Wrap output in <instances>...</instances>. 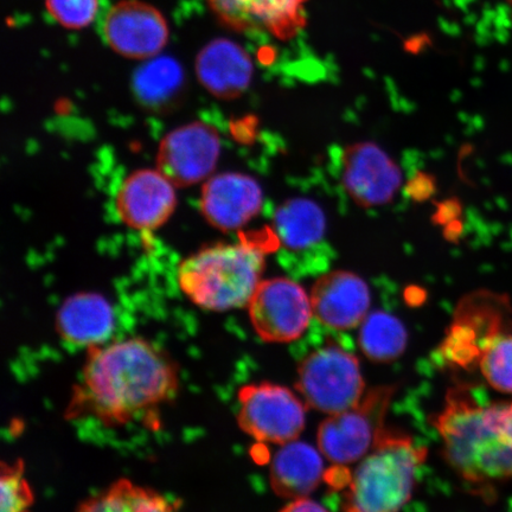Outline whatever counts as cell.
Returning <instances> with one entry per match:
<instances>
[{"mask_svg": "<svg viewBox=\"0 0 512 512\" xmlns=\"http://www.w3.org/2000/svg\"><path fill=\"white\" fill-rule=\"evenodd\" d=\"M178 363L168 351L142 337L87 348L80 381L66 408L67 420L93 418L107 427L153 419L176 399Z\"/></svg>", "mask_w": 512, "mask_h": 512, "instance_id": "6da1fadb", "label": "cell"}, {"mask_svg": "<svg viewBox=\"0 0 512 512\" xmlns=\"http://www.w3.org/2000/svg\"><path fill=\"white\" fill-rule=\"evenodd\" d=\"M434 426L446 462L466 482L512 479V400L480 405L465 389H451Z\"/></svg>", "mask_w": 512, "mask_h": 512, "instance_id": "7a4b0ae2", "label": "cell"}, {"mask_svg": "<svg viewBox=\"0 0 512 512\" xmlns=\"http://www.w3.org/2000/svg\"><path fill=\"white\" fill-rule=\"evenodd\" d=\"M265 256L252 243H220L192 254L178 267L182 292L200 309L226 312L248 306L261 283Z\"/></svg>", "mask_w": 512, "mask_h": 512, "instance_id": "3957f363", "label": "cell"}, {"mask_svg": "<svg viewBox=\"0 0 512 512\" xmlns=\"http://www.w3.org/2000/svg\"><path fill=\"white\" fill-rule=\"evenodd\" d=\"M427 450L407 435L384 431L352 475L344 512H400L414 491Z\"/></svg>", "mask_w": 512, "mask_h": 512, "instance_id": "277c9868", "label": "cell"}, {"mask_svg": "<svg viewBox=\"0 0 512 512\" xmlns=\"http://www.w3.org/2000/svg\"><path fill=\"white\" fill-rule=\"evenodd\" d=\"M296 388L307 407L329 415L347 411L366 394L357 357L335 344L313 351L300 362Z\"/></svg>", "mask_w": 512, "mask_h": 512, "instance_id": "5b68a950", "label": "cell"}, {"mask_svg": "<svg viewBox=\"0 0 512 512\" xmlns=\"http://www.w3.org/2000/svg\"><path fill=\"white\" fill-rule=\"evenodd\" d=\"M395 392L394 386L371 389L354 407L324 420L317 434L323 456L342 466L366 457L386 431L384 421Z\"/></svg>", "mask_w": 512, "mask_h": 512, "instance_id": "8992f818", "label": "cell"}, {"mask_svg": "<svg viewBox=\"0 0 512 512\" xmlns=\"http://www.w3.org/2000/svg\"><path fill=\"white\" fill-rule=\"evenodd\" d=\"M238 400L240 430L259 443L285 445L304 431L307 405L291 389L271 382L246 384Z\"/></svg>", "mask_w": 512, "mask_h": 512, "instance_id": "52a82bcc", "label": "cell"}, {"mask_svg": "<svg viewBox=\"0 0 512 512\" xmlns=\"http://www.w3.org/2000/svg\"><path fill=\"white\" fill-rule=\"evenodd\" d=\"M248 310L256 335L268 343L296 341L309 328L313 313L304 288L285 278L261 281Z\"/></svg>", "mask_w": 512, "mask_h": 512, "instance_id": "ba28073f", "label": "cell"}, {"mask_svg": "<svg viewBox=\"0 0 512 512\" xmlns=\"http://www.w3.org/2000/svg\"><path fill=\"white\" fill-rule=\"evenodd\" d=\"M221 153V140L214 127L191 123L166 134L160 142L158 170L178 187L209 179Z\"/></svg>", "mask_w": 512, "mask_h": 512, "instance_id": "9c48e42d", "label": "cell"}, {"mask_svg": "<svg viewBox=\"0 0 512 512\" xmlns=\"http://www.w3.org/2000/svg\"><path fill=\"white\" fill-rule=\"evenodd\" d=\"M169 25L160 12L140 0H121L104 23L105 40L115 53L132 60H150L169 41Z\"/></svg>", "mask_w": 512, "mask_h": 512, "instance_id": "30bf717a", "label": "cell"}, {"mask_svg": "<svg viewBox=\"0 0 512 512\" xmlns=\"http://www.w3.org/2000/svg\"><path fill=\"white\" fill-rule=\"evenodd\" d=\"M342 182L358 206L373 208L393 200L402 183L401 170L374 143H356L344 150Z\"/></svg>", "mask_w": 512, "mask_h": 512, "instance_id": "8fae6325", "label": "cell"}, {"mask_svg": "<svg viewBox=\"0 0 512 512\" xmlns=\"http://www.w3.org/2000/svg\"><path fill=\"white\" fill-rule=\"evenodd\" d=\"M226 27L239 32H267L281 41L296 37L306 23L309 0H207Z\"/></svg>", "mask_w": 512, "mask_h": 512, "instance_id": "7c38bea8", "label": "cell"}, {"mask_svg": "<svg viewBox=\"0 0 512 512\" xmlns=\"http://www.w3.org/2000/svg\"><path fill=\"white\" fill-rule=\"evenodd\" d=\"M175 187L159 170L133 172L121 184L115 200L121 221L137 230L162 227L177 206Z\"/></svg>", "mask_w": 512, "mask_h": 512, "instance_id": "4fadbf2b", "label": "cell"}, {"mask_svg": "<svg viewBox=\"0 0 512 512\" xmlns=\"http://www.w3.org/2000/svg\"><path fill=\"white\" fill-rule=\"evenodd\" d=\"M264 195L260 184L239 172L211 176L204 184L201 210L211 226L233 232L260 213Z\"/></svg>", "mask_w": 512, "mask_h": 512, "instance_id": "5bb4252c", "label": "cell"}, {"mask_svg": "<svg viewBox=\"0 0 512 512\" xmlns=\"http://www.w3.org/2000/svg\"><path fill=\"white\" fill-rule=\"evenodd\" d=\"M370 302L366 281L347 271L323 275L311 293L313 315L335 330H350L361 325L368 316Z\"/></svg>", "mask_w": 512, "mask_h": 512, "instance_id": "9a60e30c", "label": "cell"}, {"mask_svg": "<svg viewBox=\"0 0 512 512\" xmlns=\"http://www.w3.org/2000/svg\"><path fill=\"white\" fill-rule=\"evenodd\" d=\"M198 81L207 91L223 100L238 98L253 79V63L247 51L226 38H216L197 55Z\"/></svg>", "mask_w": 512, "mask_h": 512, "instance_id": "2e32d148", "label": "cell"}, {"mask_svg": "<svg viewBox=\"0 0 512 512\" xmlns=\"http://www.w3.org/2000/svg\"><path fill=\"white\" fill-rule=\"evenodd\" d=\"M115 328L110 302L99 293H78L66 299L56 315V331L64 342L94 347L108 342Z\"/></svg>", "mask_w": 512, "mask_h": 512, "instance_id": "e0dca14e", "label": "cell"}, {"mask_svg": "<svg viewBox=\"0 0 512 512\" xmlns=\"http://www.w3.org/2000/svg\"><path fill=\"white\" fill-rule=\"evenodd\" d=\"M322 452L303 441H291L275 453L270 479L275 495L287 499L306 498L324 477Z\"/></svg>", "mask_w": 512, "mask_h": 512, "instance_id": "ac0fdd59", "label": "cell"}, {"mask_svg": "<svg viewBox=\"0 0 512 512\" xmlns=\"http://www.w3.org/2000/svg\"><path fill=\"white\" fill-rule=\"evenodd\" d=\"M75 512H178V504L156 490L121 478L80 503Z\"/></svg>", "mask_w": 512, "mask_h": 512, "instance_id": "d6986e66", "label": "cell"}, {"mask_svg": "<svg viewBox=\"0 0 512 512\" xmlns=\"http://www.w3.org/2000/svg\"><path fill=\"white\" fill-rule=\"evenodd\" d=\"M274 228L281 245L303 251L322 241L326 229L324 211L316 202L296 198L281 206L274 217Z\"/></svg>", "mask_w": 512, "mask_h": 512, "instance_id": "ffe728a7", "label": "cell"}, {"mask_svg": "<svg viewBox=\"0 0 512 512\" xmlns=\"http://www.w3.org/2000/svg\"><path fill=\"white\" fill-rule=\"evenodd\" d=\"M184 73L171 57H152L133 76V91L143 105L162 108L181 93Z\"/></svg>", "mask_w": 512, "mask_h": 512, "instance_id": "44dd1931", "label": "cell"}, {"mask_svg": "<svg viewBox=\"0 0 512 512\" xmlns=\"http://www.w3.org/2000/svg\"><path fill=\"white\" fill-rule=\"evenodd\" d=\"M408 335L405 325L390 313L375 311L361 324L358 344L370 361L389 363L406 351Z\"/></svg>", "mask_w": 512, "mask_h": 512, "instance_id": "7402d4cb", "label": "cell"}, {"mask_svg": "<svg viewBox=\"0 0 512 512\" xmlns=\"http://www.w3.org/2000/svg\"><path fill=\"white\" fill-rule=\"evenodd\" d=\"M478 367L492 388L512 394V335L502 332L488 339L480 352Z\"/></svg>", "mask_w": 512, "mask_h": 512, "instance_id": "603a6c76", "label": "cell"}, {"mask_svg": "<svg viewBox=\"0 0 512 512\" xmlns=\"http://www.w3.org/2000/svg\"><path fill=\"white\" fill-rule=\"evenodd\" d=\"M25 464L22 459L2 464L0 475V512H29L35 503V494L25 478Z\"/></svg>", "mask_w": 512, "mask_h": 512, "instance_id": "cb8c5ba5", "label": "cell"}, {"mask_svg": "<svg viewBox=\"0 0 512 512\" xmlns=\"http://www.w3.org/2000/svg\"><path fill=\"white\" fill-rule=\"evenodd\" d=\"M48 14L63 28L80 30L94 21L99 0H46Z\"/></svg>", "mask_w": 512, "mask_h": 512, "instance_id": "d4e9b609", "label": "cell"}, {"mask_svg": "<svg viewBox=\"0 0 512 512\" xmlns=\"http://www.w3.org/2000/svg\"><path fill=\"white\" fill-rule=\"evenodd\" d=\"M280 512H329L323 505L312 501L309 498L294 499V501L281 510Z\"/></svg>", "mask_w": 512, "mask_h": 512, "instance_id": "484cf974", "label": "cell"}, {"mask_svg": "<svg viewBox=\"0 0 512 512\" xmlns=\"http://www.w3.org/2000/svg\"><path fill=\"white\" fill-rule=\"evenodd\" d=\"M507 2H508L509 6H510V9L512 11V0H507Z\"/></svg>", "mask_w": 512, "mask_h": 512, "instance_id": "4316f807", "label": "cell"}]
</instances>
